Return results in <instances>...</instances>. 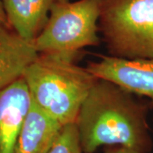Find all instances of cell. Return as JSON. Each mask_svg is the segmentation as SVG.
I'll return each instance as SVG.
<instances>
[{
    "label": "cell",
    "mask_w": 153,
    "mask_h": 153,
    "mask_svg": "<svg viewBox=\"0 0 153 153\" xmlns=\"http://www.w3.org/2000/svg\"><path fill=\"white\" fill-rule=\"evenodd\" d=\"M81 54H39L23 77L32 101L61 125L75 123L98 77L76 64Z\"/></svg>",
    "instance_id": "7a4b0ae2"
},
{
    "label": "cell",
    "mask_w": 153,
    "mask_h": 153,
    "mask_svg": "<svg viewBox=\"0 0 153 153\" xmlns=\"http://www.w3.org/2000/svg\"><path fill=\"white\" fill-rule=\"evenodd\" d=\"M8 24L22 38L33 43L47 24L55 0H1Z\"/></svg>",
    "instance_id": "9c48e42d"
},
{
    "label": "cell",
    "mask_w": 153,
    "mask_h": 153,
    "mask_svg": "<svg viewBox=\"0 0 153 153\" xmlns=\"http://www.w3.org/2000/svg\"><path fill=\"white\" fill-rule=\"evenodd\" d=\"M151 107L117 83L99 78L75 122L83 153H94L104 146L150 152L152 141L147 115Z\"/></svg>",
    "instance_id": "6da1fadb"
},
{
    "label": "cell",
    "mask_w": 153,
    "mask_h": 153,
    "mask_svg": "<svg viewBox=\"0 0 153 153\" xmlns=\"http://www.w3.org/2000/svg\"><path fill=\"white\" fill-rule=\"evenodd\" d=\"M49 153H83L75 123L63 126Z\"/></svg>",
    "instance_id": "30bf717a"
},
{
    "label": "cell",
    "mask_w": 153,
    "mask_h": 153,
    "mask_svg": "<svg viewBox=\"0 0 153 153\" xmlns=\"http://www.w3.org/2000/svg\"><path fill=\"white\" fill-rule=\"evenodd\" d=\"M103 0L55 1L47 24L33 42L39 54H81L100 44L99 21Z\"/></svg>",
    "instance_id": "277c9868"
},
{
    "label": "cell",
    "mask_w": 153,
    "mask_h": 153,
    "mask_svg": "<svg viewBox=\"0 0 153 153\" xmlns=\"http://www.w3.org/2000/svg\"><path fill=\"white\" fill-rule=\"evenodd\" d=\"M31 105V94L23 76L0 90V153H15Z\"/></svg>",
    "instance_id": "8992f818"
},
{
    "label": "cell",
    "mask_w": 153,
    "mask_h": 153,
    "mask_svg": "<svg viewBox=\"0 0 153 153\" xmlns=\"http://www.w3.org/2000/svg\"><path fill=\"white\" fill-rule=\"evenodd\" d=\"M105 153H149L141 152L136 149H133V148L124 147V146H117V148H112L111 150L106 151Z\"/></svg>",
    "instance_id": "8fae6325"
},
{
    "label": "cell",
    "mask_w": 153,
    "mask_h": 153,
    "mask_svg": "<svg viewBox=\"0 0 153 153\" xmlns=\"http://www.w3.org/2000/svg\"><path fill=\"white\" fill-rule=\"evenodd\" d=\"M38 55L33 43L9 25H0V90L22 77Z\"/></svg>",
    "instance_id": "52a82bcc"
},
{
    "label": "cell",
    "mask_w": 153,
    "mask_h": 153,
    "mask_svg": "<svg viewBox=\"0 0 153 153\" xmlns=\"http://www.w3.org/2000/svg\"><path fill=\"white\" fill-rule=\"evenodd\" d=\"M99 29L111 56L153 59V0H103Z\"/></svg>",
    "instance_id": "3957f363"
},
{
    "label": "cell",
    "mask_w": 153,
    "mask_h": 153,
    "mask_svg": "<svg viewBox=\"0 0 153 153\" xmlns=\"http://www.w3.org/2000/svg\"><path fill=\"white\" fill-rule=\"evenodd\" d=\"M0 25H9L2 1L0 0Z\"/></svg>",
    "instance_id": "7c38bea8"
},
{
    "label": "cell",
    "mask_w": 153,
    "mask_h": 153,
    "mask_svg": "<svg viewBox=\"0 0 153 153\" xmlns=\"http://www.w3.org/2000/svg\"><path fill=\"white\" fill-rule=\"evenodd\" d=\"M63 128L32 101L17 138L15 153H49Z\"/></svg>",
    "instance_id": "ba28073f"
},
{
    "label": "cell",
    "mask_w": 153,
    "mask_h": 153,
    "mask_svg": "<svg viewBox=\"0 0 153 153\" xmlns=\"http://www.w3.org/2000/svg\"><path fill=\"white\" fill-rule=\"evenodd\" d=\"M55 1H60V2H65V1H68V0H55Z\"/></svg>",
    "instance_id": "4fadbf2b"
},
{
    "label": "cell",
    "mask_w": 153,
    "mask_h": 153,
    "mask_svg": "<svg viewBox=\"0 0 153 153\" xmlns=\"http://www.w3.org/2000/svg\"><path fill=\"white\" fill-rule=\"evenodd\" d=\"M86 67L95 76L113 82L133 94L145 96L153 106V59L128 60L99 55Z\"/></svg>",
    "instance_id": "5b68a950"
}]
</instances>
